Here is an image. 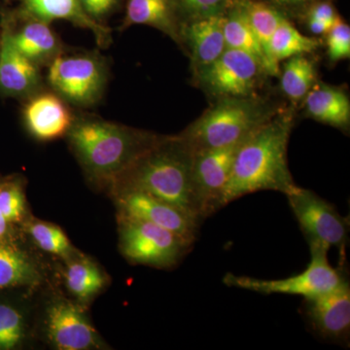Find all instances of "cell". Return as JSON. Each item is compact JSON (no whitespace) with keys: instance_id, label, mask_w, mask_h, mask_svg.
Instances as JSON below:
<instances>
[{"instance_id":"obj_1","label":"cell","mask_w":350,"mask_h":350,"mask_svg":"<svg viewBox=\"0 0 350 350\" xmlns=\"http://www.w3.org/2000/svg\"><path fill=\"white\" fill-rule=\"evenodd\" d=\"M293 125V113L282 110L243 140L234 157L220 209L253 193L273 191L287 196L299 188L287 161Z\"/></svg>"},{"instance_id":"obj_2","label":"cell","mask_w":350,"mask_h":350,"mask_svg":"<svg viewBox=\"0 0 350 350\" xmlns=\"http://www.w3.org/2000/svg\"><path fill=\"white\" fill-rule=\"evenodd\" d=\"M66 137L87 176L110 184L163 137L85 113H76Z\"/></svg>"},{"instance_id":"obj_3","label":"cell","mask_w":350,"mask_h":350,"mask_svg":"<svg viewBox=\"0 0 350 350\" xmlns=\"http://www.w3.org/2000/svg\"><path fill=\"white\" fill-rule=\"evenodd\" d=\"M194 152L180 137H163L112 184L115 193L138 190L202 222L193 189Z\"/></svg>"},{"instance_id":"obj_4","label":"cell","mask_w":350,"mask_h":350,"mask_svg":"<svg viewBox=\"0 0 350 350\" xmlns=\"http://www.w3.org/2000/svg\"><path fill=\"white\" fill-rule=\"evenodd\" d=\"M278 112L255 96L219 98L180 137L193 152L231 146L243 142Z\"/></svg>"},{"instance_id":"obj_5","label":"cell","mask_w":350,"mask_h":350,"mask_svg":"<svg viewBox=\"0 0 350 350\" xmlns=\"http://www.w3.org/2000/svg\"><path fill=\"white\" fill-rule=\"evenodd\" d=\"M46 68V85L71 107L87 109L103 100L110 66L98 50L66 48Z\"/></svg>"},{"instance_id":"obj_6","label":"cell","mask_w":350,"mask_h":350,"mask_svg":"<svg viewBox=\"0 0 350 350\" xmlns=\"http://www.w3.org/2000/svg\"><path fill=\"white\" fill-rule=\"evenodd\" d=\"M310 262L301 273L280 280H261L247 275L226 273L223 283L262 295L283 294L312 299L337 288L345 278V265L334 268L328 261V251L310 247Z\"/></svg>"},{"instance_id":"obj_7","label":"cell","mask_w":350,"mask_h":350,"mask_svg":"<svg viewBox=\"0 0 350 350\" xmlns=\"http://www.w3.org/2000/svg\"><path fill=\"white\" fill-rule=\"evenodd\" d=\"M193 244L146 221L126 216L120 218V250L133 264L172 268L190 251Z\"/></svg>"},{"instance_id":"obj_8","label":"cell","mask_w":350,"mask_h":350,"mask_svg":"<svg viewBox=\"0 0 350 350\" xmlns=\"http://www.w3.org/2000/svg\"><path fill=\"white\" fill-rule=\"evenodd\" d=\"M290 208L298 221L310 247L340 251V265L345 264L349 244V220L335 206L312 190L299 186L286 196Z\"/></svg>"},{"instance_id":"obj_9","label":"cell","mask_w":350,"mask_h":350,"mask_svg":"<svg viewBox=\"0 0 350 350\" xmlns=\"http://www.w3.org/2000/svg\"><path fill=\"white\" fill-rule=\"evenodd\" d=\"M262 72L255 57L227 48L215 62L198 71V76L202 87L219 98H247L253 96Z\"/></svg>"},{"instance_id":"obj_10","label":"cell","mask_w":350,"mask_h":350,"mask_svg":"<svg viewBox=\"0 0 350 350\" xmlns=\"http://www.w3.org/2000/svg\"><path fill=\"white\" fill-rule=\"evenodd\" d=\"M243 142L231 146L195 152L192 180L196 202L202 221L220 211V200L234 157Z\"/></svg>"},{"instance_id":"obj_11","label":"cell","mask_w":350,"mask_h":350,"mask_svg":"<svg viewBox=\"0 0 350 350\" xmlns=\"http://www.w3.org/2000/svg\"><path fill=\"white\" fill-rule=\"evenodd\" d=\"M14 45L40 68L48 66L66 49L52 24L22 10L19 6L0 7Z\"/></svg>"},{"instance_id":"obj_12","label":"cell","mask_w":350,"mask_h":350,"mask_svg":"<svg viewBox=\"0 0 350 350\" xmlns=\"http://www.w3.org/2000/svg\"><path fill=\"white\" fill-rule=\"evenodd\" d=\"M46 87L42 68L16 48L8 25L0 16V98L23 103Z\"/></svg>"},{"instance_id":"obj_13","label":"cell","mask_w":350,"mask_h":350,"mask_svg":"<svg viewBox=\"0 0 350 350\" xmlns=\"http://www.w3.org/2000/svg\"><path fill=\"white\" fill-rule=\"evenodd\" d=\"M121 216L139 219L178 234L194 243L200 223L180 209L138 190L116 192Z\"/></svg>"},{"instance_id":"obj_14","label":"cell","mask_w":350,"mask_h":350,"mask_svg":"<svg viewBox=\"0 0 350 350\" xmlns=\"http://www.w3.org/2000/svg\"><path fill=\"white\" fill-rule=\"evenodd\" d=\"M22 118L27 131L40 142L66 137L76 113L59 94L49 88L23 101Z\"/></svg>"},{"instance_id":"obj_15","label":"cell","mask_w":350,"mask_h":350,"mask_svg":"<svg viewBox=\"0 0 350 350\" xmlns=\"http://www.w3.org/2000/svg\"><path fill=\"white\" fill-rule=\"evenodd\" d=\"M46 329L50 342L57 349L88 350L103 345L81 308L64 299L55 300L48 306Z\"/></svg>"},{"instance_id":"obj_16","label":"cell","mask_w":350,"mask_h":350,"mask_svg":"<svg viewBox=\"0 0 350 350\" xmlns=\"http://www.w3.org/2000/svg\"><path fill=\"white\" fill-rule=\"evenodd\" d=\"M303 313L317 335L347 342L350 333V285L347 278L328 293L305 299Z\"/></svg>"},{"instance_id":"obj_17","label":"cell","mask_w":350,"mask_h":350,"mask_svg":"<svg viewBox=\"0 0 350 350\" xmlns=\"http://www.w3.org/2000/svg\"><path fill=\"white\" fill-rule=\"evenodd\" d=\"M18 6L51 24L54 21H66L75 27L92 31L100 48H107L112 42L111 29L90 19L78 0H20Z\"/></svg>"},{"instance_id":"obj_18","label":"cell","mask_w":350,"mask_h":350,"mask_svg":"<svg viewBox=\"0 0 350 350\" xmlns=\"http://www.w3.org/2000/svg\"><path fill=\"white\" fill-rule=\"evenodd\" d=\"M223 16L188 21L187 25H182L181 40L186 41L190 47L196 72L213 64L227 49L223 31Z\"/></svg>"},{"instance_id":"obj_19","label":"cell","mask_w":350,"mask_h":350,"mask_svg":"<svg viewBox=\"0 0 350 350\" xmlns=\"http://www.w3.org/2000/svg\"><path fill=\"white\" fill-rule=\"evenodd\" d=\"M135 25H148L181 42V19L175 0H126V11L120 31Z\"/></svg>"},{"instance_id":"obj_20","label":"cell","mask_w":350,"mask_h":350,"mask_svg":"<svg viewBox=\"0 0 350 350\" xmlns=\"http://www.w3.org/2000/svg\"><path fill=\"white\" fill-rule=\"evenodd\" d=\"M304 100L308 116L340 130H349L350 100L344 90L319 83L314 84Z\"/></svg>"},{"instance_id":"obj_21","label":"cell","mask_w":350,"mask_h":350,"mask_svg":"<svg viewBox=\"0 0 350 350\" xmlns=\"http://www.w3.org/2000/svg\"><path fill=\"white\" fill-rule=\"evenodd\" d=\"M223 31L226 47L247 53L261 64L265 72L271 75L268 57L248 22L241 2L223 16Z\"/></svg>"},{"instance_id":"obj_22","label":"cell","mask_w":350,"mask_h":350,"mask_svg":"<svg viewBox=\"0 0 350 350\" xmlns=\"http://www.w3.org/2000/svg\"><path fill=\"white\" fill-rule=\"evenodd\" d=\"M38 280L36 267L17 244L0 243V291L31 286Z\"/></svg>"},{"instance_id":"obj_23","label":"cell","mask_w":350,"mask_h":350,"mask_svg":"<svg viewBox=\"0 0 350 350\" xmlns=\"http://www.w3.org/2000/svg\"><path fill=\"white\" fill-rule=\"evenodd\" d=\"M317 39L299 31L289 21L283 18L282 23L269 41V55L275 66L292 57L308 55L319 49Z\"/></svg>"},{"instance_id":"obj_24","label":"cell","mask_w":350,"mask_h":350,"mask_svg":"<svg viewBox=\"0 0 350 350\" xmlns=\"http://www.w3.org/2000/svg\"><path fill=\"white\" fill-rule=\"evenodd\" d=\"M66 284L76 299L88 301L93 299L105 285V276L91 260H69L66 268Z\"/></svg>"},{"instance_id":"obj_25","label":"cell","mask_w":350,"mask_h":350,"mask_svg":"<svg viewBox=\"0 0 350 350\" xmlns=\"http://www.w3.org/2000/svg\"><path fill=\"white\" fill-rule=\"evenodd\" d=\"M6 291H0V350H13L24 344L27 322L24 308Z\"/></svg>"},{"instance_id":"obj_26","label":"cell","mask_w":350,"mask_h":350,"mask_svg":"<svg viewBox=\"0 0 350 350\" xmlns=\"http://www.w3.org/2000/svg\"><path fill=\"white\" fill-rule=\"evenodd\" d=\"M241 5L243 7L253 31L256 34L257 38L261 43L265 54L268 57L271 75H278L280 68L273 64L269 57V45L273 33L284 17L275 9L267 4L262 3V2L241 0Z\"/></svg>"},{"instance_id":"obj_27","label":"cell","mask_w":350,"mask_h":350,"mask_svg":"<svg viewBox=\"0 0 350 350\" xmlns=\"http://www.w3.org/2000/svg\"><path fill=\"white\" fill-rule=\"evenodd\" d=\"M317 83L314 64L306 55L286 59L280 78L283 93L292 100H301Z\"/></svg>"},{"instance_id":"obj_28","label":"cell","mask_w":350,"mask_h":350,"mask_svg":"<svg viewBox=\"0 0 350 350\" xmlns=\"http://www.w3.org/2000/svg\"><path fill=\"white\" fill-rule=\"evenodd\" d=\"M29 236L40 250L64 259L73 256V246L61 228L50 223L36 221L27 227Z\"/></svg>"},{"instance_id":"obj_29","label":"cell","mask_w":350,"mask_h":350,"mask_svg":"<svg viewBox=\"0 0 350 350\" xmlns=\"http://www.w3.org/2000/svg\"><path fill=\"white\" fill-rule=\"evenodd\" d=\"M0 211L13 225L25 217V193L18 177L0 179Z\"/></svg>"},{"instance_id":"obj_30","label":"cell","mask_w":350,"mask_h":350,"mask_svg":"<svg viewBox=\"0 0 350 350\" xmlns=\"http://www.w3.org/2000/svg\"><path fill=\"white\" fill-rule=\"evenodd\" d=\"M241 0H175L180 19H202L211 16L224 15Z\"/></svg>"},{"instance_id":"obj_31","label":"cell","mask_w":350,"mask_h":350,"mask_svg":"<svg viewBox=\"0 0 350 350\" xmlns=\"http://www.w3.org/2000/svg\"><path fill=\"white\" fill-rule=\"evenodd\" d=\"M327 53L332 62L349 59L350 27L340 17L327 33Z\"/></svg>"},{"instance_id":"obj_32","label":"cell","mask_w":350,"mask_h":350,"mask_svg":"<svg viewBox=\"0 0 350 350\" xmlns=\"http://www.w3.org/2000/svg\"><path fill=\"white\" fill-rule=\"evenodd\" d=\"M78 2L90 19L107 25V21L121 10L125 0H78Z\"/></svg>"},{"instance_id":"obj_33","label":"cell","mask_w":350,"mask_h":350,"mask_svg":"<svg viewBox=\"0 0 350 350\" xmlns=\"http://www.w3.org/2000/svg\"><path fill=\"white\" fill-rule=\"evenodd\" d=\"M308 18H310V19L335 23L336 21L338 20V16L331 4L326 3V2H320V3L314 4V5L310 8V13H308Z\"/></svg>"},{"instance_id":"obj_34","label":"cell","mask_w":350,"mask_h":350,"mask_svg":"<svg viewBox=\"0 0 350 350\" xmlns=\"http://www.w3.org/2000/svg\"><path fill=\"white\" fill-rule=\"evenodd\" d=\"M14 241L13 224H11L0 211V243Z\"/></svg>"},{"instance_id":"obj_35","label":"cell","mask_w":350,"mask_h":350,"mask_svg":"<svg viewBox=\"0 0 350 350\" xmlns=\"http://www.w3.org/2000/svg\"><path fill=\"white\" fill-rule=\"evenodd\" d=\"M335 23L325 22V21L317 19H310V18H308V29H310V31H312L313 34L321 36V34L328 33L331 27H333V25L335 24Z\"/></svg>"},{"instance_id":"obj_36","label":"cell","mask_w":350,"mask_h":350,"mask_svg":"<svg viewBox=\"0 0 350 350\" xmlns=\"http://www.w3.org/2000/svg\"><path fill=\"white\" fill-rule=\"evenodd\" d=\"M273 1L282 6L292 7L303 5V4L308 3L312 0H273Z\"/></svg>"},{"instance_id":"obj_37","label":"cell","mask_w":350,"mask_h":350,"mask_svg":"<svg viewBox=\"0 0 350 350\" xmlns=\"http://www.w3.org/2000/svg\"><path fill=\"white\" fill-rule=\"evenodd\" d=\"M15 2L19 3L20 0H0V7L13 6Z\"/></svg>"}]
</instances>
